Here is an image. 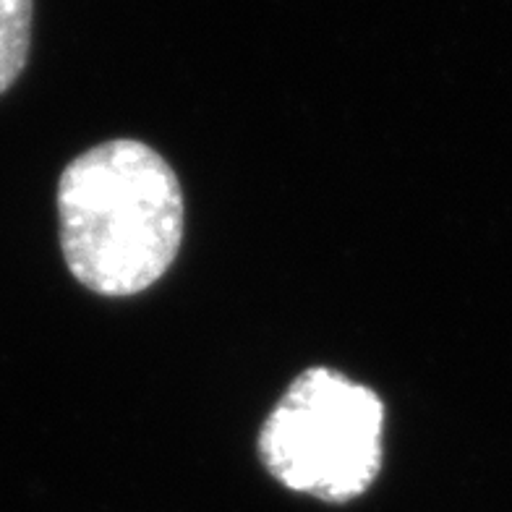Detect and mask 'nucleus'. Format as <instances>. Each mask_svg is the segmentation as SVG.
Masks as SVG:
<instances>
[{
  "label": "nucleus",
  "instance_id": "obj_1",
  "mask_svg": "<svg viewBox=\"0 0 512 512\" xmlns=\"http://www.w3.org/2000/svg\"><path fill=\"white\" fill-rule=\"evenodd\" d=\"M55 204L68 272L97 296H136L176 262L183 191L149 144L113 139L81 152L63 168Z\"/></svg>",
  "mask_w": 512,
  "mask_h": 512
},
{
  "label": "nucleus",
  "instance_id": "obj_2",
  "mask_svg": "<svg viewBox=\"0 0 512 512\" xmlns=\"http://www.w3.org/2000/svg\"><path fill=\"white\" fill-rule=\"evenodd\" d=\"M384 403L343 371H301L264 418L256 452L290 492L345 505L369 492L382 471Z\"/></svg>",
  "mask_w": 512,
  "mask_h": 512
},
{
  "label": "nucleus",
  "instance_id": "obj_3",
  "mask_svg": "<svg viewBox=\"0 0 512 512\" xmlns=\"http://www.w3.org/2000/svg\"><path fill=\"white\" fill-rule=\"evenodd\" d=\"M32 14L34 0H0V95H6L27 68Z\"/></svg>",
  "mask_w": 512,
  "mask_h": 512
}]
</instances>
